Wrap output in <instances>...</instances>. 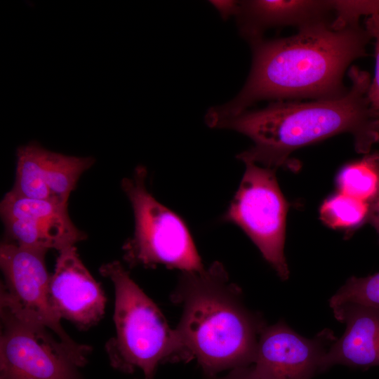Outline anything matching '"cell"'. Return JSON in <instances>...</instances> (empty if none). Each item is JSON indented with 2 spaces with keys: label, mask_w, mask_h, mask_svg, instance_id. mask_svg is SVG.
<instances>
[{
  "label": "cell",
  "mask_w": 379,
  "mask_h": 379,
  "mask_svg": "<svg viewBox=\"0 0 379 379\" xmlns=\"http://www.w3.org/2000/svg\"><path fill=\"white\" fill-rule=\"evenodd\" d=\"M371 40L359 23L334 20L300 29L288 37L251 41L252 65L244 86L230 102L208 110L207 125L212 128L262 100H318L344 95L348 90L345 72L366 55Z\"/></svg>",
  "instance_id": "6da1fadb"
},
{
  "label": "cell",
  "mask_w": 379,
  "mask_h": 379,
  "mask_svg": "<svg viewBox=\"0 0 379 379\" xmlns=\"http://www.w3.org/2000/svg\"><path fill=\"white\" fill-rule=\"evenodd\" d=\"M350 86L343 95L326 100L276 101L264 108L246 110L218 121L213 128L235 131L253 145L237 154L251 162L277 170L290 167L297 149L341 133L353 137L358 153L368 154L379 142V113L368 96V73L356 66L348 72Z\"/></svg>",
  "instance_id": "7a4b0ae2"
},
{
  "label": "cell",
  "mask_w": 379,
  "mask_h": 379,
  "mask_svg": "<svg viewBox=\"0 0 379 379\" xmlns=\"http://www.w3.org/2000/svg\"><path fill=\"white\" fill-rule=\"evenodd\" d=\"M171 300L182 310L175 328L180 341L208 377L253 364L266 324L245 305L241 288L221 262L182 272Z\"/></svg>",
  "instance_id": "3957f363"
},
{
  "label": "cell",
  "mask_w": 379,
  "mask_h": 379,
  "mask_svg": "<svg viewBox=\"0 0 379 379\" xmlns=\"http://www.w3.org/2000/svg\"><path fill=\"white\" fill-rule=\"evenodd\" d=\"M99 272L114 288L115 335L105 347L113 368L124 373L139 368L144 379H154L160 364L191 360L175 328L119 261L103 264Z\"/></svg>",
  "instance_id": "277c9868"
},
{
  "label": "cell",
  "mask_w": 379,
  "mask_h": 379,
  "mask_svg": "<svg viewBox=\"0 0 379 379\" xmlns=\"http://www.w3.org/2000/svg\"><path fill=\"white\" fill-rule=\"evenodd\" d=\"M147 170L138 166L131 177L124 178L121 189L133 208L135 229L124 244V260L131 267L159 265L182 272L204 268L185 221L161 204L146 186Z\"/></svg>",
  "instance_id": "5b68a950"
},
{
  "label": "cell",
  "mask_w": 379,
  "mask_h": 379,
  "mask_svg": "<svg viewBox=\"0 0 379 379\" xmlns=\"http://www.w3.org/2000/svg\"><path fill=\"white\" fill-rule=\"evenodd\" d=\"M244 164L240 185L222 220L239 226L279 277L286 281L290 274L284 255L288 205L279 186L277 170Z\"/></svg>",
  "instance_id": "8992f818"
},
{
  "label": "cell",
  "mask_w": 379,
  "mask_h": 379,
  "mask_svg": "<svg viewBox=\"0 0 379 379\" xmlns=\"http://www.w3.org/2000/svg\"><path fill=\"white\" fill-rule=\"evenodd\" d=\"M47 252L6 240L1 243L0 266L4 282L1 286L0 307L21 319L46 327L85 365L91 347L71 338L51 304V276L45 264Z\"/></svg>",
  "instance_id": "52a82bcc"
},
{
  "label": "cell",
  "mask_w": 379,
  "mask_h": 379,
  "mask_svg": "<svg viewBox=\"0 0 379 379\" xmlns=\"http://www.w3.org/2000/svg\"><path fill=\"white\" fill-rule=\"evenodd\" d=\"M0 379H81L84 365L46 327L0 307Z\"/></svg>",
  "instance_id": "ba28073f"
},
{
  "label": "cell",
  "mask_w": 379,
  "mask_h": 379,
  "mask_svg": "<svg viewBox=\"0 0 379 379\" xmlns=\"http://www.w3.org/2000/svg\"><path fill=\"white\" fill-rule=\"evenodd\" d=\"M5 239L19 246L59 252L85 240L72 222L67 205L23 197L11 190L0 204Z\"/></svg>",
  "instance_id": "9c48e42d"
},
{
  "label": "cell",
  "mask_w": 379,
  "mask_h": 379,
  "mask_svg": "<svg viewBox=\"0 0 379 379\" xmlns=\"http://www.w3.org/2000/svg\"><path fill=\"white\" fill-rule=\"evenodd\" d=\"M336 339L328 328L307 338L279 320L262 330L251 366L261 379H312Z\"/></svg>",
  "instance_id": "30bf717a"
},
{
  "label": "cell",
  "mask_w": 379,
  "mask_h": 379,
  "mask_svg": "<svg viewBox=\"0 0 379 379\" xmlns=\"http://www.w3.org/2000/svg\"><path fill=\"white\" fill-rule=\"evenodd\" d=\"M16 168L11 191L17 195L67 205L81 175L95 163L92 157L50 151L32 141L16 150Z\"/></svg>",
  "instance_id": "8fae6325"
},
{
  "label": "cell",
  "mask_w": 379,
  "mask_h": 379,
  "mask_svg": "<svg viewBox=\"0 0 379 379\" xmlns=\"http://www.w3.org/2000/svg\"><path fill=\"white\" fill-rule=\"evenodd\" d=\"M51 304L59 317L86 330L105 313L106 298L79 258L75 246L59 252L50 278Z\"/></svg>",
  "instance_id": "7c38bea8"
},
{
  "label": "cell",
  "mask_w": 379,
  "mask_h": 379,
  "mask_svg": "<svg viewBox=\"0 0 379 379\" xmlns=\"http://www.w3.org/2000/svg\"><path fill=\"white\" fill-rule=\"evenodd\" d=\"M331 310L345 330L326 353L321 373L335 365L362 369L379 366V309L345 303Z\"/></svg>",
  "instance_id": "4fadbf2b"
},
{
  "label": "cell",
  "mask_w": 379,
  "mask_h": 379,
  "mask_svg": "<svg viewBox=\"0 0 379 379\" xmlns=\"http://www.w3.org/2000/svg\"><path fill=\"white\" fill-rule=\"evenodd\" d=\"M241 34L250 42L267 29L295 26L302 29L335 19V1L254 0L239 1L235 15Z\"/></svg>",
  "instance_id": "5bb4252c"
},
{
  "label": "cell",
  "mask_w": 379,
  "mask_h": 379,
  "mask_svg": "<svg viewBox=\"0 0 379 379\" xmlns=\"http://www.w3.org/2000/svg\"><path fill=\"white\" fill-rule=\"evenodd\" d=\"M336 183L340 192L369 204L379 193V152L344 166Z\"/></svg>",
  "instance_id": "9a60e30c"
},
{
  "label": "cell",
  "mask_w": 379,
  "mask_h": 379,
  "mask_svg": "<svg viewBox=\"0 0 379 379\" xmlns=\"http://www.w3.org/2000/svg\"><path fill=\"white\" fill-rule=\"evenodd\" d=\"M368 211V203L339 192L323 202L319 216L332 229L353 230L367 222Z\"/></svg>",
  "instance_id": "2e32d148"
},
{
  "label": "cell",
  "mask_w": 379,
  "mask_h": 379,
  "mask_svg": "<svg viewBox=\"0 0 379 379\" xmlns=\"http://www.w3.org/2000/svg\"><path fill=\"white\" fill-rule=\"evenodd\" d=\"M345 303L379 309V272L365 277H350L328 300L331 308Z\"/></svg>",
  "instance_id": "e0dca14e"
},
{
  "label": "cell",
  "mask_w": 379,
  "mask_h": 379,
  "mask_svg": "<svg viewBox=\"0 0 379 379\" xmlns=\"http://www.w3.org/2000/svg\"><path fill=\"white\" fill-rule=\"evenodd\" d=\"M365 28L375 46V74L371 81L368 96L373 109L379 113V13L372 15L366 18Z\"/></svg>",
  "instance_id": "ac0fdd59"
},
{
  "label": "cell",
  "mask_w": 379,
  "mask_h": 379,
  "mask_svg": "<svg viewBox=\"0 0 379 379\" xmlns=\"http://www.w3.org/2000/svg\"><path fill=\"white\" fill-rule=\"evenodd\" d=\"M223 19H227L232 15H236L239 1H211Z\"/></svg>",
  "instance_id": "d6986e66"
},
{
  "label": "cell",
  "mask_w": 379,
  "mask_h": 379,
  "mask_svg": "<svg viewBox=\"0 0 379 379\" xmlns=\"http://www.w3.org/2000/svg\"><path fill=\"white\" fill-rule=\"evenodd\" d=\"M213 379H261L252 370L251 366L241 367L232 369L222 378H211Z\"/></svg>",
  "instance_id": "ffe728a7"
},
{
  "label": "cell",
  "mask_w": 379,
  "mask_h": 379,
  "mask_svg": "<svg viewBox=\"0 0 379 379\" xmlns=\"http://www.w3.org/2000/svg\"><path fill=\"white\" fill-rule=\"evenodd\" d=\"M367 222H369L375 230L378 235L379 242V193L369 204V211Z\"/></svg>",
  "instance_id": "44dd1931"
}]
</instances>
